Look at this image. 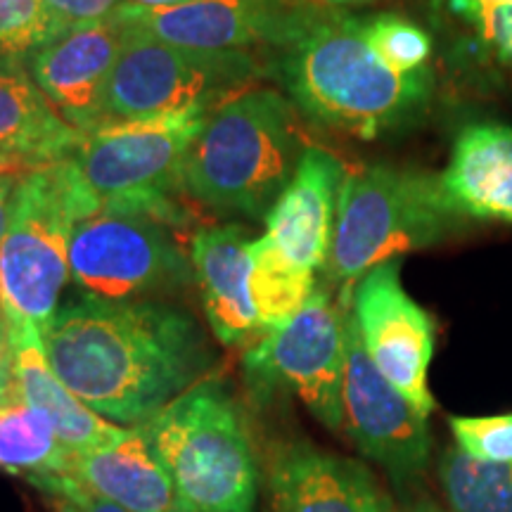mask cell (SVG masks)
<instances>
[{"label": "cell", "instance_id": "obj_14", "mask_svg": "<svg viewBox=\"0 0 512 512\" xmlns=\"http://www.w3.org/2000/svg\"><path fill=\"white\" fill-rule=\"evenodd\" d=\"M124 46V29L112 17L72 24L27 62L36 86L81 133L102 124L107 86Z\"/></svg>", "mask_w": 512, "mask_h": 512}, {"label": "cell", "instance_id": "obj_19", "mask_svg": "<svg viewBox=\"0 0 512 512\" xmlns=\"http://www.w3.org/2000/svg\"><path fill=\"white\" fill-rule=\"evenodd\" d=\"M439 183L446 202L463 221H501L512 226V126L463 128Z\"/></svg>", "mask_w": 512, "mask_h": 512}, {"label": "cell", "instance_id": "obj_1", "mask_svg": "<svg viewBox=\"0 0 512 512\" xmlns=\"http://www.w3.org/2000/svg\"><path fill=\"white\" fill-rule=\"evenodd\" d=\"M38 332L55 375L119 427L145 425L211 366L197 320L159 302L81 297Z\"/></svg>", "mask_w": 512, "mask_h": 512}, {"label": "cell", "instance_id": "obj_8", "mask_svg": "<svg viewBox=\"0 0 512 512\" xmlns=\"http://www.w3.org/2000/svg\"><path fill=\"white\" fill-rule=\"evenodd\" d=\"M264 74V64L252 53H204L124 29L102 124L185 110L211 112Z\"/></svg>", "mask_w": 512, "mask_h": 512}, {"label": "cell", "instance_id": "obj_33", "mask_svg": "<svg viewBox=\"0 0 512 512\" xmlns=\"http://www.w3.org/2000/svg\"><path fill=\"white\" fill-rule=\"evenodd\" d=\"M124 3L140 5V8H176V5L192 3V0H124Z\"/></svg>", "mask_w": 512, "mask_h": 512}, {"label": "cell", "instance_id": "obj_34", "mask_svg": "<svg viewBox=\"0 0 512 512\" xmlns=\"http://www.w3.org/2000/svg\"><path fill=\"white\" fill-rule=\"evenodd\" d=\"M316 3L325 5V8H332V10H342V8H354V5L375 3V0H316Z\"/></svg>", "mask_w": 512, "mask_h": 512}, {"label": "cell", "instance_id": "obj_2", "mask_svg": "<svg viewBox=\"0 0 512 512\" xmlns=\"http://www.w3.org/2000/svg\"><path fill=\"white\" fill-rule=\"evenodd\" d=\"M271 67L304 117L361 140L408 126L432 93L430 69L394 72L368 43L363 19L325 5L273 53Z\"/></svg>", "mask_w": 512, "mask_h": 512}, {"label": "cell", "instance_id": "obj_30", "mask_svg": "<svg viewBox=\"0 0 512 512\" xmlns=\"http://www.w3.org/2000/svg\"><path fill=\"white\" fill-rule=\"evenodd\" d=\"M121 3L124 0H46L48 8L69 24L98 22L110 17Z\"/></svg>", "mask_w": 512, "mask_h": 512}, {"label": "cell", "instance_id": "obj_21", "mask_svg": "<svg viewBox=\"0 0 512 512\" xmlns=\"http://www.w3.org/2000/svg\"><path fill=\"white\" fill-rule=\"evenodd\" d=\"M69 475L126 512H171L178 498L140 427H128L117 444L74 456Z\"/></svg>", "mask_w": 512, "mask_h": 512}, {"label": "cell", "instance_id": "obj_32", "mask_svg": "<svg viewBox=\"0 0 512 512\" xmlns=\"http://www.w3.org/2000/svg\"><path fill=\"white\" fill-rule=\"evenodd\" d=\"M24 174H5L0 176V242H3L5 233H8L12 214H15L17 204V190L19 181Z\"/></svg>", "mask_w": 512, "mask_h": 512}, {"label": "cell", "instance_id": "obj_38", "mask_svg": "<svg viewBox=\"0 0 512 512\" xmlns=\"http://www.w3.org/2000/svg\"><path fill=\"white\" fill-rule=\"evenodd\" d=\"M60 512H81V510H79V508H76V505H72V503L62 501V508H60Z\"/></svg>", "mask_w": 512, "mask_h": 512}, {"label": "cell", "instance_id": "obj_39", "mask_svg": "<svg viewBox=\"0 0 512 512\" xmlns=\"http://www.w3.org/2000/svg\"><path fill=\"white\" fill-rule=\"evenodd\" d=\"M3 318H5L3 316V302H0V323H3Z\"/></svg>", "mask_w": 512, "mask_h": 512}, {"label": "cell", "instance_id": "obj_28", "mask_svg": "<svg viewBox=\"0 0 512 512\" xmlns=\"http://www.w3.org/2000/svg\"><path fill=\"white\" fill-rule=\"evenodd\" d=\"M456 448L491 465L512 463V413L448 420Z\"/></svg>", "mask_w": 512, "mask_h": 512}, {"label": "cell", "instance_id": "obj_12", "mask_svg": "<svg viewBox=\"0 0 512 512\" xmlns=\"http://www.w3.org/2000/svg\"><path fill=\"white\" fill-rule=\"evenodd\" d=\"M344 430L358 451L387 472L396 486L418 482L430 463L427 418L384 377L363 349L347 309Z\"/></svg>", "mask_w": 512, "mask_h": 512}, {"label": "cell", "instance_id": "obj_5", "mask_svg": "<svg viewBox=\"0 0 512 512\" xmlns=\"http://www.w3.org/2000/svg\"><path fill=\"white\" fill-rule=\"evenodd\" d=\"M463 221L446 202L439 176L394 166L351 171L339 190L325 275L351 306L358 280L401 254L437 245Z\"/></svg>", "mask_w": 512, "mask_h": 512}, {"label": "cell", "instance_id": "obj_26", "mask_svg": "<svg viewBox=\"0 0 512 512\" xmlns=\"http://www.w3.org/2000/svg\"><path fill=\"white\" fill-rule=\"evenodd\" d=\"M69 27L46 0H0V64H27Z\"/></svg>", "mask_w": 512, "mask_h": 512}, {"label": "cell", "instance_id": "obj_10", "mask_svg": "<svg viewBox=\"0 0 512 512\" xmlns=\"http://www.w3.org/2000/svg\"><path fill=\"white\" fill-rule=\"evenodd\" d=\"M190 259L169 226L152 216L100 214L74 226L69 245V280L83 297L102 302H136V297L188 283Z\"/></svg>", "mask_w": 512, "mask_h": 512}, {"label": "cell", "instance_id": "obj_37", "mask_svg": "<svg viewBox=\"0 0 512 512\" xmlns=\"http://www.w3.org/2000/svg\"><path fill=\"white\" fill-rule=\"evenodd\" d=\"M171 512H197V510L190 508V505L181 501V498H176V503H174V508H171Z\"/></svg>", "mask_w": 512, "mask_h": 512}, {"label": "cell", "instance_id": "obj_11", "mask_svg": "<svg viewBox=\"0 0 512 512\" xmlns=\"http://www.w3.org/2000/svg\"><path fill=\"white\" fill-rule=\"evenodd\" d=\"M316 0H192L176 8L121 3L112 19L124 29L204 53H278L318 10Z\"/></svg>", "mask_w": 512, "mask_h": 512}, {"label": "cell", "instance_id": "obj_18", "mask_svg": "<svg viewBox=\"0 0 512 512\" xmlns=\"http://www.w3.org/2000/svg\"><path fill=\"white\" fill-rule=\"evenodd\" d=\"M12 349H15V389L17 399L29 403L53 422L57 437L72 456L112 446L124 437L128 427L100 418L64 384L50 368L41 332L27 320H10Z\"/></svg>", "mask_w": 512, "mask_h": 512}, {"label": "cell", "instance_id": "obj_36", "mask_svg": "<svg viewBox=\"0 0 512 512\" xmlns=\"http://www.w3.org/2000/svg\"><path fill=\"white\" fill-rule=\"evenodd\" d=\"M5 174H29V169L27 166L12 162V159L0 157V176H5Z\"/></svg>", "mask_w": 512, "mask_h": 512}, {"label": "cell", "instance_id": "obj_15", "mask_svg": "<svg viewBox=\"0 0 512 512\" xmlns=\"http://www.w3.org/2000/svg\"><path fill=\"white\" fill-rule=\"evenodd\" d=\"M271 512H392V498L354 458L309 441L271 448L266 465Z\"/></svg>", "mask_w": 512, "mask_h": 512}, {"label": "cell", "instance_id": "obj_35", "mask_svg": "<svg viewBox=\"0 0 512 512\" xmlns=\"http://www.w3.org/2000/svg\"><path fill=\"white\" fill-rule=\"evenodd\" d=\"M392 512H441V510L432 501H415V503L403 505V508H394Z\"/></svg>", "mask_w": 512, "mask_h": 512}, {"label": "cell", "instance_id": "obj_27", "mask_svg": "<svg viewBox=\"0 0 512 512\" xmlns=\"http://www.w3.org/2000/svg\"><path fill=\"white\" fill-rule=\"evenodd\" d=\"M368 43L387 67L399 74H418L430 69L432 36L411 19L377 15L363 19Z\"/></svg>", "mask_w": 512, "mask_h": 512}, {"label": "cell", "instance_id": "obj_9", "mask_svg": "<svg viewBox=\"0 0 512 512\" xmlns=\"http://www.w3.org/2000/svg\"><path fill=\"white\" fill-rule=\"evenodd\" d=\"M347 309L316 285L302 311L283 328L268 332L245 354V373L259 396L292 392L320 425L344 430L347 373Z\"/></svg>", "mask_w": 512, "mask_h": 512}, {"label": "cell", "instance_id": "obj_7", "mask_svg": "<svg viewBox=\"0 0 512 512\" xmlns=\"http://www.w3.org/2000/svg\"><path fill=\"white\" fill-rule=\"evenodd\" d=\"M207 117V110H185L105 121L83 133L69 159L100 211L152 216L169 228L183 226L185 214L171 195L183 190L185 157Z\"/></svg>", "mask_w": 512, "mask_h": 512}, {"label": "cell", "instance_id": "obj_22", "mask_svg": "<svg viewBox=\"0 0 512 512\" xmlns=\"http://www.w3.org/2000/svg\"><path fill=\"white\" fill-rule=\"evenodd\" d=\"M249 252H252L249 294L266 337L268 332L290 323L304 309L316 290V273L287 259L266 233L254 238Z\"/></svg>", "mask_w": 512, "mask_h": 512}, {"label": "cell", "instance_id": "obj_6", "mask_svg": "<svg viewBox=\"0 0 512 512\" xmlns=\"http://www.w3.org/2000/svg\"><path fill=\"white\" fill-rule=\"evenodd\" d=\"M95 214L100 204L69 157L22 176L15 214L0 242L5 318L27 320L41 330L55 316L69 283L74 226Z\"/></svg>", "mask_w": 512, "mask_h": 512}, {"label": "cell", "instance_id": "obj_16", "mask_svg": "<svg viewBox=\"0 0 512 512\" xmlns=\"http://www.w3.org/2000/svg\"><path fill=\"white\" fill-rule=\"evenodd\" d=\"M347 171L332 152L306 147L292 181L266 214V235L287 259L316 273L328 261Z\"/></svg>", "mask_w": 512, "mask_h": 512}, {"label": "cell", "instance_id": "obj_23", "mask_svg": "<svg viewBox=\"0 0 512 512\" xmlns=\"http://www.w3.org/2000/svg\"><path fill=\"white\" fill-rule=\"evenodd\" d=\"M72 453L57 437L53 422L38 408L12 401L0 408V467L27 479L69 475Z\"/></svg>", "mask_w": 512, "mask_h": 512}, {"label": "cell", "instance_id": "obj_29", "mask_svg": "<svg viewBox=\"0 0 512 512\" xmlns=\"http://www.w3.org/2000/svg\"><path fill=\"white\" fill-rule=\"evenodd\" d=\"M29 482L38 486L41 491H48V494L60 496L62 501L76 505L81 512H126L121 510L119 505L93 494L91 489H86L81 482H76L72 475H43L29 479Z\"/></svg>", "mask_w": 512, "mask_h": 512}, {"label": "cell", "instance_id": "obj_31", "mask_svg": "<svg viewBox=\"0 0 512 512\" xmlns=\"http://www.w3.org/2000/svg\"><path fill=\"white\" fill-rule=\"evenodd\" d=\"M17 401L15 389V349H12V339L8 325L0 323V406Z\"/></svg>", "mask_w": 512, "mask_h": 512}, {"label": "cell", "instance_id": "obj_25", "mask_svg": "<svg viewBox=\"0 0 512 512\" xmlns=\"http://www.w3.org/2000/svg\"><path fill=\"white\" fill-rule=\"evenodd\" d=\"M439 482L451 512H512V463H482L453 446L439 460Z\"/></svg>", "mask_w": 512, "mask_h": 512}, {"label": "cell", "instance_id": "obj_24", "mask_svg": "<svg viewBox=\"0 0 512 512\" xmlns=\"http://www.w3.org/2000/svg\"><path fill=\"white\" fill-rule=\"evenodd\" d=\"M467 60L512 76V0H434Z\"/></svg>", "mask_w": 512, "mask_h": 512}, {"label": "cell", "instance_id": "obj_13", "mask_svg": "<svg viewBox=\"0 0 512 512\" xmlns=\"http://www.w3.org/2000/svg\"><path fill=\"white\" fill-rule=\"evenodd\" d=\"M349 309L375 368L427 418L434 411V396L427 387L434 320L403 290L399 261H387L363 275Z\"/></svg>", "mask_w": 512, "mask_h": 512}, {"label": "cell", "instance_id": "obj_4", "mask_svg": "<svg viewBox=\"0 0 512 512\" xmlns=\"http://www.w3.org/2000/svg\"><path fill=\"white\" fill-rule=\"evenodd\" d=\"M140 432L176 496L197 512H254L259 460L247 415L216 380H202Z\"/></svg>", "mask_w": 512, "mask_h": 512}, {"label": "cell", "instance_id": "obj_3", "mask_svg": "<svg viewBox=\"0 0 512 512\" xmlns=\"http://www.w3.org/2000/svg\"><path fill=\"white\" fill-rule=\"evenodd\" d=\"M304 150L290 102L249 88L209 112L185 157L183 192L223 214L266 219Z\"/></svg>", "mask_w": 512, "mask_h": 512}, {"label": "cell", "instance_id": "obj_20", "mask_svg": "<svg viewBox=\"0 0 512 512\" xmlns=\"http://www.w3.org/2000/svg\"><path fill=\"white\" fill-rule=\"evenodd\" d=\"M81 138L36 86L27 64H0V157L36 171L67 159Z\"/></svg>", "mask_w": 512, "mask_h": 512}, {"label": "cell", "instance_id": "obj_17", "mask_svg": "<svg viewBox=\"0 0 512 512\" xmlns=\"http://www.w3.org/2000/svg\"><path fill=\"white\" fill-rule=\"evenodd\" d=\"M252 242L254 235L235 223L197 230L190 242L192 275L209 328L226 347H252L264 337L249 294Z\"/></svg>", "mask_w": 512, "mask_h": 512}]
</instances>
